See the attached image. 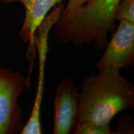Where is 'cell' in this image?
Returning <instances> with one entry per match:
<instances>
[{
	"label": "cell",
	"instance_id": "1",
	"mask_svg": "<svg viewBox=\"0 0 134 134\" xmlns=\"http://www.w3.org/2000/svg\"><path fill=\"white\" fill-rule=\"evenodd\" d=\"M98 71L82 82L79 122L110 124L119 113L134 108V86L119 69Z\"/></svg>",
	"mask_w": 134,
	"mask_h": 134
},
{
	"label": "cell",
	"instance_id": "8",
	"mask_svg": "<svg viewBox=\"0 0 134 134\" xmlns=\"http://www.w3.org/2000/svg\"><path fill=\"white\" fill-rule=\"evenodd\" d=\"M116 132L110 128V124H100L91 121H80L73 134H114Z\"/></svg>",
	"mask_w": 134,
	"mask_h": 134
},
{
	"label": "cell",
	"instance_id": "5",
	"mask_svg": "<svg viewBox=\"0 0 134 134\" xmlns=\"http://www.w3.org/2000/svg\"><path fill=\"white\" fill-rule=\"evenodd\" d=\"M95 64L98 70L114 68L127 69L134 65V23L119 21L117 29Z\"/></svg>",
	"mask_w": 134,
	"mask_h": 134
},
{
	"label": "cell",
	"instance_id": "3",
	"mask_svg": "<svg viewBox=\"0 0 134 134\" xmlns=\"http://www.w3.org/2000/svg\"><path fill=\"white\" fill-rule=\"evenodd\" d=\"M30 83L18 71L0 66V134L20 133L24 126L18 98Z\"/></svg>",
	"mask_w": 134,
	"mask_h": 134
},
{
	"label": "cell",
	"instance_id": "7",
	"mask_svg": "<svg viewBox=\"0 0 134 134\" xmlns=\"http://www.w3.org/2000/svg\"><path fill=\"white\" fill-rule=\"evenodd\" d=\"M3 3H21L25 8V18L18 37L27 44L26 58L29 61L30 69L27 79L30 81L32 70L34 65L37 51L35 44V37L38 27L56 5L62 3L63 0H0Z\"/></svg>",
	"mask_w": 134,
	"mask_h": 134
},
{
	"label": "cell",
	"instance_id": "6",
	"mask_svg": "<svg viewBox=\"0 0 134 134\" xmlns=\"http://www.w3.org/2000/svg\"><path fill=\"white\" fill-rule=\"evenodd\" d=\"M53 134H73L80 117V93L71 78L57 86L54 99Z\"/></svg>",
	"mask_w": 134,
	"mask_h": 134
},
{
	"label": "cell",
	"instance_id": "4",
	"mask_svg": "<svg viewBox=\"0 0 134 134\" xmlns=\"http://www.w3.org/2000/svg\"><path fill=\"white\" fill-rule=\"evenodd\" d=\"M64 6L65 4L63 3L56 5L52 11L43 19L37 29L35 44L39 62L37 88L31 115L20 134H42L43 133L41 119V107L44 90L45 66L48 50V34L50 30L60 18Z\"/></svg>",
	"mask_w": 134,
	"mask_h": 134
},
{
	"label": "cell",
	"instance_id": "2",
	"mask_svg": "<svg viewBox=\"0 0 134 134\" xmlns=\"http://www.w3.org/2000/svg\"><path fill=\"white\" fill-rule=\"evenodd\" d=\"M120 0H90L67 19L60 18L53 26L55 36L63 43L81 47L94 43L104 49L108 35L115 31V16Z\"/></svg>",
	"mask_w": 134,
	"mask_h": 134
},
{
	"label": "cell",
	"instance_id": "9",
	"mask_svg": "<svg viewBox=\"0 0 134 134\" xmlns=\"http://www.w3.org/2000/svg\"><path fill=\"white\" fill-rule=\"evenodd\" d=\"M115 20L134 23V0H120L115 13Z\"/></svg>",
	"mask_w": 134,
	"mask_h": 134
},
{
	"label": "cell",
	"instance_id": "10",
	"mask_svg": "<svg viewBox=\"0 0 134 134\" xmlns=\"http://www.w3.org/2000/svg\"><path fill=\"white\" fill-rule=\"evenodd\" d=\"M89 1L90 0H68L66 6L63 8L60 18L67 19L73 16Z\"/></svg>",
	"mask_w": 134,
	"mask_h": 134
}]
</instances>
